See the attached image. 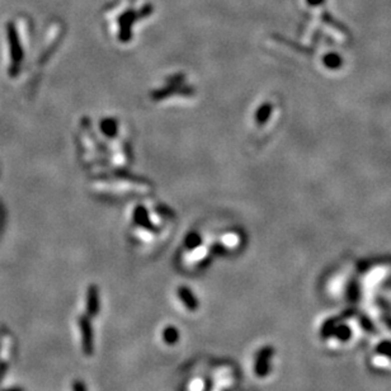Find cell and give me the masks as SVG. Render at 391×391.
<instances>
[{
	"mask_svg": "<svg viewBox=\"0 0 391 391\" xmlns=\"http://www.w3.org/2000/svg\"><path fill=\"white\" fill-rule=\"evenodd\" d=\"M73 390L74 391H87V389H85V386H84L83 383H80V381H75L73 385Z\"/></svg>",
	"mask_w": 391,
	"mask_h": 391,
	"instance_id": "8992f818",
	"label": "cell"
},
{
	"mask_svg": "<svg viewBox=\"0 0 391 391\" xmlns=\"http://www.w3.org/2000/svg\"><path fill=\"white\" fill-rule=\"evenodd\" d=\"M99 313V292L95 285H90L87 293V314L89 318H94Z\"/></svg>",
	"mask_w": 391,
	"mask_h": 391,
	"instance_id": "3957f363",
	"label": "cell"
},
{
	"mask_svg": "<svg viewBox=\"0 0 391 391\" xmlns=\"http://www.w3.org/2000/svg\"><path fill=\"white\" fill-rule=\"evenodd\" d=\"M178 296L179 299H181V301L183 302V305H185L190 311H196L198 309V301H197L193 292L188 287H186V286L179 287Z\"/></svg>",
	"mask_w": 391,
	"mask_h": 391,
	"instance_id": "277c9868",
	"label": "cell"
},
{
	"mask_svg": "<svg viewBox=\"0 0 391 391\" xmlns=\"http://www.w3.org/2000/svg\"><path fill=\"white\" fill-rule=\"evenodd\" d=\"M79 328L81 333V346L84 353L87 356H92L94 352V337H93V328L89 316L84 315L79 319Z\"/></svg>",
	"mask_w": 391,
	"mask_h": 391,
	"instance_id": "6da1fadb",
	"label": "cell"
},
{
	"mask_svg": "<svg viewBox=\"0 0 391 391\" xmlns=\"http://www.w3.org/2000/svg\"><path fill=\"white\" fill-rule=\"evenodd\" d=\"M272 353H273V351H272V348H269V347H265V348H263L262 351L258 353L254 371L259 377H262V376H264V375L268 374L269 361H271Z\"/></svg>",
	"mask_w": 391,
	"mask_h": 391,
	"instance_id": "7a4b0ae2",
	"label": "cell"
},
{
	"mask_svg": "<svg viewBox=\"0 0 391 391\" xmlns=\"http://www.w3.org/2000/svg\"><path fill=\"white\" fill-rule=\"evenodd\" d=\"M163 341H164L167 344H169V346L176 344L177 342L179 341L178 329H177L176 327H172V325L165 328V329L163 330Z\"/></svg>",
	"mask_w": 391,
	"mask_h": 391,
	"instance_id": "5b68a950",
	"label": "cell"
}]
</instances>
